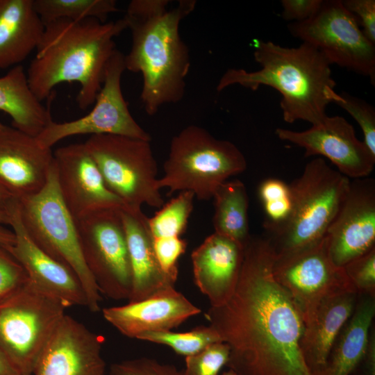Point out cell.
<instances>
[{
  "mask_svg": "<svg viewBox=\"0 0 375 375\" xmlns=\"http://www.w3.org/2000/svg\"><path fill=\"white\" fill-rule=\"evenodd\" d=\"M103 338L65 315L40 353L33 375H105Z\"/></svg>",
  "mask_w": 375,
  "mask_h": 375,
  "instance_id": "obj_18",
  "label": "cell"
},
{
  "mask_svg": "<svg viewBox=\"0 0 375 375\" xmlns=\"http://www.w3.org/2000/svg\"><path fill=\"white\" fill-rule=\"evenodd\" d=\"M33 3L44 25L59 19L106 22L111 13L119 10L115 0H33Z\"/></svg>",
  "mask_w": 375,
  "mask_h": 375,
  "instance_id": "obj_28",
  "label": "cell"
},
{
  "mask_svg": "<svg viewBox=\"0 0 375 375\" xmlns=\"http://www.w3.org/2000/svg\"><path fill=\"white\" fill-rule=\"evenodd\" d=\"M222 375H238L233 370L229 369L228 371L224 372Z\"/></svg>",
  "mask_w": 375,
  "mask_h": 375,
  "instance_id": "obj_45",
  "label": "cell"
},
{
  "mask_svg": "<svg viewBox=\"0 0 375 375\" xmlns=\"http://www.w3.org/2000/svg\"><path fill=\"white\" fill-rule=\"evenodd\" d=\"M265 218L263 228L270 236L278 231L288 221L293 206L290 184L275 178L260 182L258 188Z\"/></svg>",
  "mask_w": 375,
  "mask_h": 375,
  "instance_id": "obj_29",
  "label": "cell"
},
{
  "mask_svg": "<svg viewBox=\"0 0 375 375\" xmlns=\"http://www.w3.org/2000/svg\"><path fill=\"white\" fill-rule=\"evenodd\" d=\"M126 70L124 54L117 49L110 58L101 88L91 111L78 119L56 122L51 119L35 138L43 148L51 147L62 139L78 135H117L151 141L129 111L122 90Z\"/></svg>",
  "mask_w": 375,
  "mask_h": 375,
  "instance_id": "obj_12",
  "label": "cell"
},
{
  "mask_svg": "<svg viewBox=\"0 0 375 375\" xmlns=\"http://www.w3.org/2000/svg\"><path fill=\"white\" fill-rule=\"evenodd\" d=\"M274 260L269 240L251 235L233 295L205 317L229 346L226 366L238 375H314L300 347L301 315L275 279Z\"/></svg>",
  "mask_w": 375,
  "mask_h": 375,
  "instance_id": "obj_1",
  "label": "cell"
},
{
  "mask_svg": "<svg viewBox=\"0 0 375 375\" xmlns=\"http://www.w3.org/2000/svg\"><path fill=\"white\" fill-rule=\"evenodd\" d=\"M121 215L132 275L128 302L140 301L162 290L174 287L176 281L162 271L156 258L148 217L142 210L123 208Z\"/></svg>",
  "mask_w": 375,
  "mask_h": 375,
  "instance_id": "obj_22",
  "label": "cell"
},
{
  "mask_svg": "<svg viewBox=\"0 0 375 375\" xmlns=\"http://www.w3.org/2000/svg\"><path fill=\"white\" fill-rule=\"evenodd\" d=\"M201 311L172 287L140 301L105 308L102 313L121 334L136 339L147 331H172Z\"/></svg>",
  "mask_w": 375,
  "mask_h": 375,
  "instance_id": "obj_20",
  "label": "cell"
},
{
  "mask_svg": "<svg viewBox=\"0 0 375 375\" xmlns=\"http://www.w3.org/2000/svg\"><path fill=\"white\" fill-rule=\"evenodd\" d=\"M246 168L244 154L233 142L190 125L172 138L158 187L167 188L169 194L189 191L207 201L221 184Z\"/></svg>",
  "mask_w": 375,
  "mask_h": 375,
  "instance_id": "obj_5",
  "label": "cell"
},
{
  "mask_svg": "<svg viewBox=\"0 0 375 375\" xmlns=\"http://www.w3.org/2000/svg\"><path fill=\"white\" fill-rule=\"evenodd\" d=\"M53 158L60 196L74 219L102 210L126 208L107 188L84 143L61 147Z\"/></svg>",
  "mask_w": 375,
  "mask_h": 375,
  "instance_id": "obj_16",
  "label": "cell"
},
{
  "mask_svg": "<svg viewBox=\"0 0 375 375\" xmlns=\"http://www.w3.org/2000/svg\"><path fill=\"white\" fill-rule=\"evenodd\" d=\"M350 179L317 158L290 184L293 206L287 223L267 236L276 256L308 248L326 235L348 190Z\"/></svg>",
  "mask_w": 375,
  "mask_h": 375,
  "instance_id": "obj_6",
  "label": "cell"
},
{
  "mask_svg": "<svg viewBox=\"0 0 375 375\" xmlns=\"http://www.w3.org/2000/svg\"><path fill=\"white\" fill-rule=\"evenodd\" d=\"M290 34L319 50L331 64L375 81V44L365 35L342 1H324L309 19L288 24Z\"/></svg>",
  "mask_w": 375,
  "mask_h": 375,
  "instance_id": "obj_10",
  "label": "cell"
},
{
  "mask_svg": "<svg viewBox=\"0 0 375 375\" xmlns=\"http://www.w3.org/2000/svg\"><path fill=\"white\" fill-rule=\"evenodd\" d=\"M15 235L12 229L0 224V245L9 246L14 244Z\"/></svg>",
  "mask_w": 375,
  "mask_h": 375,
  "instance_id": "obj_42",
  "label": "cell"
},
{
  "mask_svg": "<svg viewBox=\"0 0 375 375\" xmlns=\"http://www.w3.org/2000/svg\"><path fill=\"white\" fill-rule=\"evenodd\" d=\"M335 103L356 121L362 131L364 143L375 156V110L372 106L346 92L339 94Z\"/></svg>",
  "mask_w": 375,
  "mask_h": 375,
  "instance_id": "obj_33",
  "label": "cell"
},
{
  "mask_svg": "<svg viewBox=\"0 0 375 375\" xmlns=\"http://www.w3.org/2000/svg\"><path fill=\"white\" fill-rule=\"evenodd\" d=\"M272 272L275 279L291 296L303 324L327 297L354 291L343 267L332 261L326 236L295 253L283 256L274 254Z\"/></svg>",
  "mask_w": 375,
  "mask_h": 375,
  "instance_id": "obj_13",
  "label": "cell"
},
{
  "mask_svg": "<svg viewBox=\"0 0 375 375\" xmlns=\"http://www.w3.org/2000/svg\"><path fill=\"white\" fill-rule=\"evenodd\" d=\"M6 211L15 241L12 245L4 247L22 266L28 281L69 306L88 308L87 295L77 276L42 250L26 233L21 221L18 201L13 200Z\"/></svg>",
  "mask_w": 375,
  "mask_h": 375,
  "instance_id": "obj_19",
  "label": "cell"
},
{
  "mask_svg": "<svg viewBox=\"0 0 375 375\" xmlns=\"http://www.w3.org/2000/svg\"><path fill=\"white\" fill-rule=\"evenodd\" d=\"M18 204L21 221L31 240L77 276L87 295L88 308L99 311L101 294L84 260L75 219L60 196L54 162L44 188Z\"/></svg>",
  "mask_w": 375,
  "mask_h": 375,
  "instance_id": "obj_7",
  "label": "cell"
},
{
  "mask_svg": "<svg viewBox=\"0 0 375 375\" xmlns=\"http://www.w3.org/2000/svg\"><path fill=\"white\" fill-rule=\"evenodd\" d=\"M244 247L216 233L208 236L191 253L195 285L206 295L210 307L224 305L237 286Z\"/></svg>",
  "mask_w": 375,
  "mask_h": 375,
  "instance_id": "obj_21",
  "label": "cell"
},
{
  "mask_svg": "<svg viewBox=\"0 0 375 375\" xmlns=\"http://www.w3.org/2000/svg\"><path fill=\"white\" fill-rule=\"evenodd\" d=\"M375 315V297L358 294L354 311L339 333L320 375H350L363 356Z\"/></svg>",
  "mask_w": 375,
  "mask_h": 375,
  "instance_id": "obj_26",
  "label": "cell"
},
{
  "mask_svg": "<svg viewBox=\"0 0 375 375\" xmlns=\"http://www.w3.org/2000/svg\"><path fill=\"white\" fill-rule=\"evenodd\" d=\"M342 3L353 15L367 38L375 44V1L344 0Z\"/></svg>",
  "mask_w": 375,
  "mask_h": 375,
  "instance_id": "obj_38",
  "label": "cell"
},
{
  "mask_svg": "<svg viewBox=\"0 0 375 375\" xmlns=\"http://www.w3.org/2000/svg\"><path fill=\"white\" fill-rule=\"evenodd\" d=\"M44 30L33 0H0V69L21 65L35 51Z\"/></svg>",
  "mask_w": 375,
  "mask_h": 375,
  "instance_id": "obj_24",
  "label": "cell"
},
{
  "mask_svg": "<svg viewBox=\"0 0 375 375\" xmlns=\"http://www.w3.org/2000/svg\"><path fill=\"white\" fill-rule=\"evenodd\" d=\"M133 0L124 17L131 33L124 55L126 69L142 76L140 99L145 112L155 115L165 104L180 101L190 67L188 46L179 33L182 20L195 8L194 0Z\"/></svg>",
  "mask_w": 375,
  "mask_h": 375,
  "instance_id": "obj_2",
  "label": "cell"
},
{
  "mask_svg": "<svg viewBox=\"0 0 375 375\" xmlns=\"http://www.w3.org/2000/svg\"><path fill=\"white\" fill-rule=\"evenodd\" d=\"M277 137L305 150V156H322L350 178L368 176L375 165L373 155L356 136L353 127L340 116L328 117L303 131L278 128Z\"/></svg>",
  "mask_w": 375,
  "mask_h": 375,
  "instance_id": "obj_14",
  "label": "cell"
},
{
  "mask_svg": "<svg viewBox=\"0 0 375 375\" xmlns=\"http://www.w3.org/2000/svg\"><path fill=\"white\" fill-rule=\"evenodd\" d=\"M49 98L44 106L32 92L26 72L22 65L12 67L0 77V110L8 115L12 126L36 137L52 119Z\"/></svg>",
  "mask_w": 375,
  "mask_h": 375,
  "instance_id": "obj_25",
  "label": "cell"
},
{
  "mask_svg": "<svg viewBox=\"0 0 375 375\" xmlns=\"http://www.w3.org/2000/svg\"><path fill=\"white\" fill-rule=\"evenodd\" d=\"M358 297L351 290L328 297L303 324L300 347L314 375H320L324 369L335 339L354 311Z\"/></svg>",
  "mask_w": 375,
  "mask_h": 375,
  "instance_id": "obj_23",
  "label": "cell"
},
{
  "mask_svg": "<svg viewBox=\"0 0 375 375\" xmlns=\"http://www.w3.org/2000/svg\"><path fill=\"white\" fill-rule=\"evenodd\" d=\"M153 247L162 271L176 281L178 260L185 252L187 242L181 237L152 238Z\"/></svg>",
  "mask_w": 375,
  "mask_h": 375,
  "instance_id": "obj_35",
  "label": "cell"
},
{
  "mask_svg": "<svg viewBox=\"0 0 375 375\" xmlns=\"http://www.w3.org/2000/svg\"><path fill=\"white\" fill-rule=\"evenodd\" d=\"M150 142L117 135H91L84 142L107 188L128 209L164 204Z\"/></svg>",
  "mask_w": 375,
  "mask_h": 375,
  "instance_id": "obj_9",
  "label": "cell"
},
{
  "mask_svg": "<svg viewBox=\"0 0 375 375\" xmlns=\"http://www.w3.org/2000/svg\"><path fill=\"white\" fill-rule=\"evenodd\" d=\"M68 307L28 280L0 301V349L22 375H33Z\"/></svg>",
  "mask_w": 375,
  "mask_h": 375,
  "instance_id": "obj_8",
  "label": "cell"
},
{
  "mask_svg": "<svg viewBox=\"0 0 375 375\" xmlns=\"http://www.w3.org/2000/svg\"><path fill=\"white\" fill-rule=\"evenodd\" d=\"M136 339L168 346L175 353L185 357L196 354L210 344L222 342L210 325L198 326L183 333L147 331L140 334Z\"/></svg>",
  "mask_w": 375,
  "mask_h": 375,
  "instance_id": "obj_31",
  "label": "cell"
},
{
  "mask_svg": "<svg viewBox=\"0 0 375 375\" xmlns=\"http://www.w3.org/2000/svg\"><path fill=\"white\" fill-rule=\"evenodd\" d=\"M212 224L215 232L244 247L251 238L249 228V197L245 185L239 179L226 181L215 192Z\"/></svg>",
  "mask_w": 375,
  "mask_h": 375,
  "instance_id": "obj_27",
  "label": "cell"
},
{
  "mask_svg": "<svg viewBox=\"0 0 375 375\" xmlns=\"http://www.w3.org/2000/svg\"><path fill=\"white\" fill-rule=\"evenodd\" d=\"M122 209L102 210L75 219L89 271L101 294L116 301L128 300L132 288Z\"/></svg>",
  "mask_w": 375,
  "mask_h": 375,
  "instance_id": "obj_11",
  "label": "cell"
},
{
  "mask_svg": "<svg viewBox=\"0 0 375 375\" xmlns=\"http://www.w3.org/2000/svg\"><path fill=\"white\" fill-rule=\"evenodd\" d=\"M0 224L3 225H9L10 216L7 211L0 210Z\"/></svg>",
  "mask_w": 375,
  "mask_h": 375,
  "instance_id": "obj_44",
  "label": "cell"
},
{
  "mask_svg": "<svg viewBox=\"0 0 375 375\" xmlns=\"http://www.w3.org/2000/svg\"><path fill=\"white\" fill-rule=\"evenodd\" d=\"M343 269L358 294L375 297V248L348 262Z\"/></svg>",
  "mask_w": 375,
  "mask_h": 375,
  "instance_id": "obj_34",
  "label": "cell"
},
{
  "mask_svg": "<svg viewBox=\"0 0 375 375\" xmlns=\"http://www.w3.org/2000/svg\"><path fill=\"white\" fill-rule=\"evenodd\" d=\"M333 263L343 267L375 248V180L350 181L344 199L326 235Z\"/></svg>",
  "mask_w": 375,
  "mask_h": 375,
  "instance_id": "obj_15",
  "label": "cell"
},
{
  "mask_svg": "<svg viewBox=\"0 0 375 375\" xmlns=\"http://www.w3.org/2000/svg\"><path fill=\"white\" fill-rule=\"evenodd\" d=\"M54 162L51 149L35 137L0 122V188L15 199L33 196L46 185Z\"/></svg>",
  "mask_w": 375,
  "mask_h": 375,
  "instance_id": "obj_17",
  "label": "cell"
},
{
  "mask_svg": "<svg viewBox=\"0 0 375 375\" xmlns=\"http://www.w3.org/2000/svg\"><path fill=\"white\" fill-rule=\"evenodd\" d=\"M0 375H22L1 349Z\"/></svg>",
  "mask_w": 375,
  "mask_h": 375,
  "instance_id": "obj_41",
  "label": "cell"
},
{
  "mask_svg": "<svg viewBox=\"0 0 375 375\" xmlns=\"http://www.w3.org/2000/svg\"><path fill=\"white\" fill-rule=\"evenodd\" d=\"M253 56L260 69H228L220 78L217 90L233 85L253 91L261 85L273 88L281 94L280 106L287 123L303 120L318 124L327 116L328 104L338 101L331 64L312 45L302 42L297 47H285L256 40Z\"/></svg>",
  "mask_w": 375,
  "mask_h": 375,
  "instance_id": "obj_4",
  "label": "cell"
},
{
  "mask_svg": "<svg viewBox=\"0 0 375 375\" xmlns=\"http://www.w3.org/2000/svg\"><path fill=\"white\" fill-rule=\"evenodd\" d=\"M353 375H375V328L372 325L365 351L352 372Z\"/></svg>",
  "mask_w": 375,
  "mask_h": 375,
  "instance_id": "obj_40",
  "label": "cell"
},
{
  "mask_svg": "<svg viewBox=\"0 0 375 375\" xmlns=\"http://www.w3.org/2000/svg\"><path fill=\"white\" fill-rule=\"evenodd\" d=\"M109 375H184V374L174 365L144 357L112 364L110 368Z\"/></svg>",
  "mask_w": 375,
  "mask_h": 375,
  "instance_id": "obj_36",
  "label": "cell"
},
{
  "mask_svg": "<svg viewBox=\"0 0 375 375\" xmlns=\"http://www.w3.org/2000/svg\"><path fill=\"white\" fill-rule=\"evenodd\" d=\"M27 281L22 266L4 246L0 245V301Z\"/></svg>",
  "mask_w": 375,
  "mask_h": 375,
  "instance_id": "obj_37",
  "label": "cell"
},
{
  "mask_svg": "<svg viewBox=\"0 0 375 375\" xmlns=\"http://www.w3.org/2000/svg\"><path fill=\"white\" fill-rule=\"evenodd\" d=\"M15 199L0 188V210H6Z\"/></svg>",
  "mask_w": 375,
  "mask_h": 375,
  "instance_id": "obj_43",
  "label": "cell"
},
{
  "mask_svg": "<svg viewBox=\"0 0 375 375\" xmlns=\"http://www.w3.org/2000/svg\"><path fill=\"white\" fill-rule=\"evenodd\" d=\"M323 0H282L281 17L286 21L300 22L313 16Z\"/></svg>",
  "mask_w": 375,
  "mask_h": 375,
  "instance_id": "obj_39",
  "label": "cell"
},
{
  "mask_svg": "<svg viewBox=\"0 0 375 375\" xmlns=\"http://www.w3.org/2000/svg\"><path fill=\"white\" fill-rule=\"evenodd\" d=\"M126 29L124 17L106 22L59 19L44 25L26 71L32 92L42 101L57 85L76 82L80 85L76 103L80 109H87L94 104L107 64L117 49L115 38Z\"/></svg>",
  "mask_w": 375,
  "mask_h": 375,
  "instance_id": "obj_3",
  "label": "cell"
},
{
  "mask_svg": "<svg viewBox=\"0 0 375 375\" xmlns=\"http://www.w3.org/2000/svg\"><path fill=\"white\" fill-rule=\"evenodd\" d=\"M194 198L191 192H180L164 203L153 217H148L152 238L181 237L186 230Z\"/></svg>",
  "mask_w": 375,
  "mask_h": 375,
  "instance_id": "obj_30",
  "label": "cell"
},
{
  "mask_svg": "<svg viewBox=\"0 0 375 375\" xmlns=\"http://www.w3.org/2000/svg\"><path fill=\"white\" fill-rule=\"evenodd\" d=\"M230 347L219 342L210 344L200 352L185 357L184 375H218L229 359Z\"/></svg>",
  "mask_w": 375,
  "mask_h": 375,
  "instance_id": "obj_32",
  "label": "cell"
}]
</instances>
